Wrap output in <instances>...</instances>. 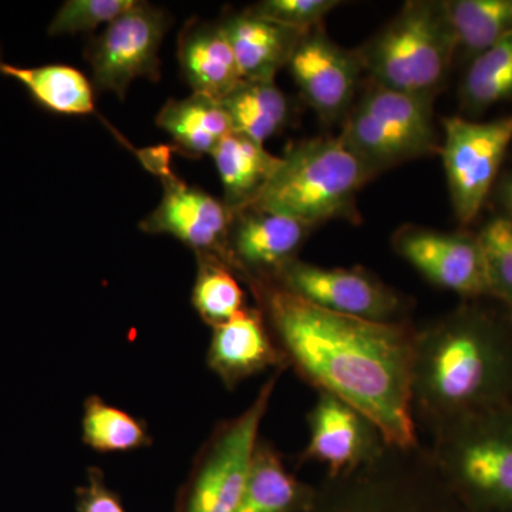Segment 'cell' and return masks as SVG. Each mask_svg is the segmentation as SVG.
Here are the masks:
<instances>
[{"instance_id":"6da1fadb","label":"cell","mask_w":512,"mask_h":512,"mask_svg":"<svg viewBox=\"0 0 512 512\" xmlns=\"http://www.w3.org/2000/svg\"><path fill=\"white\" fill-rule=\"evenodd\" d=\"M251 281L286 365L319 393L362 413L390 448H419L412 396L416 329L406 322L339 315L303 301L272 279Z\"/></svg>"},{"instance_id":"7a4b0ae2","label":"cell","mask_w":512,"mask_h":512,"mask_svg":"<svg viewBox=\"0 0 512 512\" xmlns=\"http://www.w3.org/2000/svg\"><path fill=\"white\" fill-rule=\"evenodd\" d=\"M512 336L476 306H461L416 330L412 396L431 430L468 414L510 406Z\"/></svg>"},{"instance_id":"3957f363","label":"cell","mask_w":512,"mask_h":512,"mask_svg":"<svg viewBox=\"0 0 512 512\" xmlns=\"http://www.w3.org/2000/svg\"><path fill=\"white\" fill-rule=\"evenodd\" d=\"M376 174L340 136L303 141L282 157L247 208L278 212L312 228L350 214L357 192Z\"/></svg>"},{"instance_id":"277c9868","label":"cell","mask_w":512,"mask_h":512,"mask_svg":"<svg viewBox=\"0 0 512 512\" xmlns=\"http://www.w3.org/2000/svg\"><path fill=\"white\" fill-rule=\"evenodd\" d=\"M457 52L444 2L412 0L356 55L373 83L434 99Z\"/></svg>"},{"instance_id":"5b68a950","label":"cell","mask_w":512,"mask_h":512,"mask_svg":"<svg viewBox=\"0 0 512 512\" xmlns=\"http://www.w3.org/2000/svg\"><path fill=\"white\" fill-rule=\"evenodd\" d=\"M434 431L439 477L473 503L512 512V406L468 414Z\"/></svg>"},{"instance_id":"8992f818","label":"cell","mask_w":512,"mask_h":512,"mask_svg":"<svg viewBox=\"0 0 512 512\" xmlns=\"http://www.w3.org/2000/svg\"><path fill=\"white\" fill-rule=\"evenodd\" d=\"M433 99L373 83L349 111L340 137L379 173L439 150Z\"/></svg>"},{"instance_id":"52a82bcc","label":"cell","mask_w":512,"mask_h":512,"mask_svg":"<svg viewBox=\"0 0 512 512\" xmlns=\"http://www.w3.org/2000/svg\"><path fill=\"white\" fill-rule=\"evenodd\" d=\"M279 373L266 380L244 412L212 431L181 487L174 512H237Z\"/></svg>"},{"instance_id":"ba28073f","label":"cell","mask_w":512,"mask_h":512,"mask_svg":"<svg viewBox=\"0 0 512 512\" xmlns=\"http://www.w3.org/2000/svg\"><path fill=\"white\" fill-rule=\"evenodd\" d=\"M443 128L441 157L451 205L458 222L468 225L483 210L512 144V114L491 121L447 117Z\"/></svg>"},{"instance_id":"9c48e42d","label":"cell","mask_w":512,"mask_h":512,"mask_svg":"<svg viewBox=\"0 0 512 512\" xmlns=\"http://www.w3.org/2000/svg\"><path fill=\"white\" fill-rule=\"evenodd\" d=\"M170 28V16L146 2H137L94 37L86 50L93 86L126 97L138 77L160 79V49Z\"/></svg>"},{"instance_id":"30bf717a","label":"cell","mask_w":512,"mask_h":512,"mask_svg":"<svg viewBox=\"0 0 512 512\" xmlns=\"http://www.w3.org/2000/svg\"><path fill=\"white\" fill-rule=\"evenodd\" d=\"M269 279L326 311L372 322H404L402 295L363 268H326L293 259Z\"/></svg>"},{"instance_id":"8fae6325","label":"cell","mask_w":512,"mask_h":512,"mask_svg":"<svg viewBox=\"0 0 512 512\" xmlns=\"http://www.w3.org/2000/svg\"><path fill=\"white\" fill-rule=\"evenodd\" d=\"M393 248L431 284L467 299L490 296L477 235L407 225L394 235Z\"/></svg>"},{"instance_id":"7c38bea8","label":"cell","mask_w":512,"mask_h":512,"mask_svg":"<svg viewBox=\"0 0 512 512\" xmlns=\"http://www.w3.org/2000/svg\"><path fill=\"white\" fill-rule=\"evenodd\" d=\"M303 99L316 114L333 123L345 119L359 89L362 63L316 26L303 33L288 63Z\"/></svg>"},{"instance_id":"4fadbf2b","label":"cell","mask_w":512,"mask_h":512,"mask_svg":"<svg viewBox=\"0 0 512 512\" xmlns=\"http://www.w3.org/2000/svg\"><path fill=\"white\" fill-rule=\"evenodd\" d=\"M308 423L309 443L302 460L328 467L329 478L370 466L390 448L372 421L332 394L319 393Z\"/></svg>"},{"instance_id":"5bb4252c","label":"cell","mask_w":512,"mask_h":512,"mask_svg":"<svg viewBox=\"0 0 512 512\" xmlns=\"http://www.w3.org/2000/svg\"><path fill=\"white\" fill-rule=\"evenodd\" d=\"M163 183V200L141 221L140 228L146 234L170 235L195 254L218 256L232 268L228 241L234 214L225 202L174 174L164 177Z\"/></svg>"},{"instance_id":"9a60e30c","label":"cell","mask_w":512,"mask_h":512,"mask_svg":"<svg viewBox=\"0 0 512 512\" xmlns=\"http://www.w3.org/2000/svg\"><path fill=\"white\" fill-rule=\"evenodd\" d=\"M311 227L278 212L245 208L234 214L229 232V256L235 272L249 279L274 278L296 259Z\"/></svg>"},{"instance_id":"2e32d148","label":"cell","mask_w":512,"mask_h":512,"mask_svg":"<svg viewBox=\"0 0 512 512\" xmlns=\"http://www.w3.org/2000/svg\"><path fill=\"white\" fill-rule=\"evenodd\" d=\"M212 329L208 366L228 389L265 370L288 366L261 309L247 306Z\"/></svg>"},{"instance_id":"e0dca14e","label":"cell","mask_w":512,"mask_h":512,"mask_svg":"<svg viewBox=\"0 0 512 512\" xmlns=\"http://www.w3.org/2000/svg\"><path fill=\"white\" fill-rule=\"evenodd\" d=\"M178 59L192 93L222 101L244 82L220 23H191L185 28Z\"/></svg>"},{"instance_id":"ac0fdd59","label":"cell","mask_w":512,"mask_h":512,"mask_svg":"<svg viewBox=\"0 0 512 512\" xmlns=\"http://www.w3.org/2000/svg\"><path fill=\"white\" fill-rule=\"evenodd\" d=\"M244 82L275 80L288 66L303 33L255 16L249 10L227 16L220 22Z\"/></svg>"},{"instance_id":"d6986e66","label":"cell","mask_w":512,"mask_h":512,"mask_svg":"<svg viewBox=\"0 0 512 512\" xmlns=\"http://www.w3.org/2000/svg\"><path fill=\"white\" fill-rule=\"evenodd\" d=\"M309 485L286 470L272 444L258 440L237 512H306L316 500Z\"/></svg>"},{"instance_id":"ffe728a7","label":"cell","mask_w":512,"mask_h":512,"mask_svg":"<svg viewBox=\"0 0 512 512\" xmlns=\"http://www.w3.org/2000/svg\"><path fill=\"white\" fill-rule=\"evenodd\" d=\"M211 157L224 188L222 201L232 214L244 210L258 197L282 163V157L237 133L228 134Z\"/></svg>"},{"instance_id":"44dd1931","label":"cell","mask_w":512,"mask_h":512,"mask_svg":"<svg viewBox=\"0 0 512 512\" xmlns=\"http://www.w3.org/2000/svg\"><path fill=\"white\" fill-rule=\"evenodd\" d=\"M157 126L173 137L181 153L191 157L211 156L232 133L231 120L221 101L195 93L185 99L168 100L158 113Z\"/></svg>"},{"instance_id":"7402d4cb","label":"cell","mask_w":512,"mask_h":512,"mask_svg":"<svg viewBox=\"0 0 512 512\" xmlns=\"http://www.w3.org/2000/svg\"><path fill=\"white\" fill-rule=\"evenodd\" d=\"M0 74L25 87L36 104L60 116L94 113V86L80 70L67 64L36 67L0 63Z\"/></svg>"},{"instance_id":"603a6c76","label":"cell","mask_w":512,"mask_h":512,"mask_svg":"<svg viewBox=\"0 0 512 512\" xmlns=\"http://www.w3.org/2000/svg\"><path fill=\"white\" fill-rule=\"evenodd\" d=\"M221 104L231 120L232 133L262 146L288 123V99L275 80L242 82Z\"/></svg>"},{"instance_id":"cb8c5ba5","label":"cell","mask_w":512,"mask_h":512,"mask_svg":"<svg viewBox=\"0 0 512 512\" xmlns=\"http://www.w3.org/2000/svg\"><path fill=\"white\" fill-rule=\"evenodd\" d=\"M444 8L457 49L470 60L512 32V0H450Z\"/></svg>"},{"instance_id":"d4e9b609","label":"cell","mask_w":512,"mask_h":512,"mask_svg":"<svg viewBox=\"0 0 512 512\" xmlns=\"http://www.w3.org/2000/svg\"><path fill=\"white\" fill-rule=\"evenodd\" d=\"M508 99H512V32L471 60L461 83V103L468 113H481Z\"/></svg>"},{"instance_id":"484cf974","label":"cell","mask_w":512,"mask_h":512,"mask_svg":"<svg viewBox=\"0 0 512 512\" xmlns=\"http://www.w3.org/2000/svg\"><path fill=\"white\" fill-rule=\"evenodd\" d=\"M83 441L97 453H127L150 446L146 424L99 396L87 397L82 419Z\"/></svg>"},{"instance_id":"4316f807","label":"cell","mask_w":512,"mask_h":512,"mask_svg":"<svg viewBox=\"0 0 512 512\" xmlns=\"http://www.w3.org/2000/svg\"><path fill=\"white\" fill-rule=\"evenodd\" d=\"M198 272L192 305L205 323L215 328L238 315L245 305L244 289L234 269L214 255H197Z\"/></svg>"},{"instance_id":"83f0119b","label":"cell","mask_w":512,"mask_h":512,"mask_svg":"<svg viewBox=\"0 0 512 512\" xmlns=\"http://www.w3.org/2000/svg\"><path fill=\"white\" fill-rule=\"evenodd\" d=\"M306 512H417L386 485L355 481L326 488Z\"/></svg>"},{"instance_id":"f1b7e54d","label":"cell","mask_w":512,"mask_h":512,"mask_svg":"<svg viewBox=\"0 0 512 512\" xmlns=\"http://www.w3.org/2000/svg\"><path fill=\"white\" fill-rule=\"evenodd\" d=\"M477 238L483 249L490 296L512 309V220L491 218Z\"/></svg>"},{"instance_id":"f546056e","label":"cell","mask_w":512,"mask_h":512,"mask_svg":"<svg viewBox=\"0 0 512 512\" xmlns=\"http://www.w3.org/2000/svg\"><path fill=\"white\" fill-rule=\"evenodd\" d=\"M136 3L137 0H67L57 10L47 32L50 36L90 32L101 25H110Z\"/></svg>"},{"instance_id":"4dcf8cb0","label":"cell","mask_w":512,"mask_h":512,"mask_svg":"<svg viewBox=\"0 0 512 512\" xmlns=\"http://www.w3.org/2000/svg\"><path fill=\"white\" fill-rule=\"evenodd\" d=\"M339 5V0H264L248 10L276 25L308 32Z\"/></svg>"},{"instance_id":"1f68e13d","label":"cell","mask_w":512,"mask_h":512,"mask_svg":"<svg viewBox=\"0 0 512 512\" xmlns=\"http://www.w3.org/2000/svg\"><path fill=\"white\" fill-rule=\"evenodd\" d=\"M77 512H126L119 495L107 485L103 471L90 468L86 484L76 491Z\"/></svg>"},{"instance_id":"d6a6232c","label":"cell","mask_w":512,"mask_h":512,"mask_svg":"<svg viewBox=\"0 0 512 512\" xmlns=\"http://www.w3.org/2000/svg\"><path fill=\"white\" fill-rule=\"evenodd\" d=\"M498 195L503 202L505 210L508 211L507 217L512 220V175H507L498 185Z\"/></svg>"},{"instance_id":"836d02e7","label":"cell","mask_w":512,"mask_h":512,"mask_svg":"<svg viewBox=\"0 0 512 512\" xmlns=\"http://www.w3.org/2000/svg\"><path fill=\"white\" fill-rule=\"evenodd\" d=\"M0 63H2V50H0Z\"/></svg>"}]
</instances>
